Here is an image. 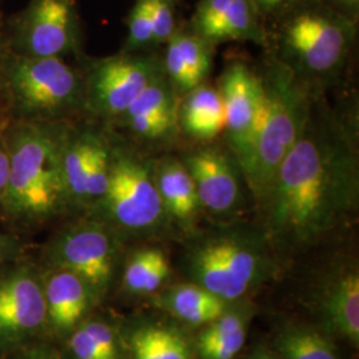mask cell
Listing matches in <instances>:
<instances>
[{
	"instance_id": "3",
	"label": "cell",
	"mask_w": 359,
	"mask_h": 359,
	"mask_svg": "<svg viewBox=\"0 0 359 359\" xmlns=\"http://www.w3.org/2000/svg\"><path fill=\"white\" fill-rule=\"evenodd\" d=\"M261 79L262 104L253 130V160L246 182L264 200L283 158L306 126L313 103L308 80L281 60Z\"/></svg>"
},
{
	"instance_id": "23",
	"label": "cell",
	"mask_w": 359,
	"mask_h": 359,
	"mask_svg": "<svg viewBox=\"0 0 359 359\" xmlns=\"http://www.w3.org/2000/svg\"><path fill=\"white\" fill-rule=\"evenodd\" d=\"M169 265L167 257L154 248L142 249L129 259L124 273V283L130 292L151 293L167 280Z\"/></svg>"
},
{
	"instance_id": "33",
	"label": "cell",
	"mask_w": 359,
	"mask_h": 359,
	"mask_svg": "<svg viewBox=\"0 0 359 359\" xmlns=\"http://www.w3.org/2000/svg\"><path fill=\"white\" fill-rule=\"evenodd\" d=\"M256 4L258 13H261L262 18L276 15L280 11H283V8H286L287 6L293 4L298 0H253Z\"/></svg>"
},
{
	"instance_id": "27",
	"label": "cell",
	"mask_w": 359,
	"mask_h": 359,
	"mask_svg": "<svg viewBox=\"0 0 359 359\" xmlns=\"http://www.w3.org/2000/svg\"><path fill=\"white\" fill-rule=\"evenodd\" d=\"M172 38L175 39L180 52L188 67L194 88L203 84L212 69L213 44L205 39L196 35L192 31L177 29Z\"/></svg>"
},
{
	"instance_id": "2",
	"label": "cell",
	"mask_w": 359,
	"mask_h": 359,
	"mask_svg": "<svg viewBox=\"0 0 359 359\" xmlns=\"http://www.w3.org/2000/svg\"><path fill=\"white\" fill-rule=\"evenodd\" d=\"M68 121L13 120L4 132L8 179L0 209L15 221L35 224L69 206L62 149Z\"/></svg>"
},
{
	"instance_id": "6",
	"label": "cell",
	"mask_w": 359,
	"mask_h": 359,
	"mask_svg": "<svg viewBox=\"0 0 359 359\" xmlns=\"http://www.w3.org/2000/svg\"><path fill=\"white\" fill-rule=\"evenodd\" d=\"M96 208L121 229H154L167 213L156 185L154 163L126 142L111 139L108 187Z\"/></svg>"
},
{
	"instance_id": "32",
	"label": "cell",
	"mask_w": 359,
	"mask_h": 359,
	"mask_svg": "<svg viewBox=\"0 0 359 359\" xmlns=\"http://www.w3.org/2000/svg\"><path fill=\"white\" fill-rule=\"evenodd\" d=\"M8 179V154H7V142L4 132L0 130V206L4 198V193L7 188Z\"/></svg>"
},
{
	"instance_id": "24",
	"label": "cell",
	"mask_w": 359,
	"mask_h": 359,
	"mask_svg": "<svg viewBox=\"0 0 359 359\" xmlns=\"http://www.w3.org/2000/svg\"><path fill=\"white\" fill-rule=\"evenodd\" d=\"M69 350L75 359H117L115 333L105 322H87L71 335Z\"/></svg>"
},
{
	"instance_id": "12",
	"label": "cell",
	"mask_w": 359,
	"mask_h": 359,
	"mask_svg": "<svg viewBox=\"0 0 359 359\" xmlns=\"http://www.w3.org/2000/svg\"><path fill=\"white\" fill-rule=\"evenodd\" d=\"M218 90L224 103L229 149L246 179L252 167L253 128L262 99L261 79L248 65L234 62L225 68Z\"/></svg>"
},
{
	"instance_id": "13",
	"label": "cell",
	"mask_w": 359,
	"mask_h": 359,
	"mask_svg": "<svg viewBox=\"0 0 359 359\" xmlns=\"http://www.w3.org/2000/svg\"><path fill=\"white\" fill-rule=\"evenodd\" d=\"M47 321L44 289L36 271L20 266L0 277V347L25 344Z\"/></svg>"
},
{
	"instance_id": "34",
	"label": "cell",
	"mask_w": 359,
	"mask_h": 359,
	"mask_svg": "<svg viewBox=\"0 0 359 359\" xmlns=\"http://www.w3.org/2000/svg\"><path fill=\"white\" fill-rule=\"evenodd\" d=\"M334 10L357 20L359 13V0H325Z\"/></svg>"
},
{
	"instance_id": "36",
	"label": "cell",
	"mask_w": 359,
	"mask_h": 359,
	"mask_svg": "<svg viewBox=\"0 0 359 359\" xmlns=\"http://www.w3.org/2000/svg\"><path fill=\"white\" fill-rule=\"evenodd\" d=\"M8 53L7 40L4 34V25L0 22V93L3 90V79H4V65H6V57Z\"/></svg>"
},
{
	"instance_id": "20",
	"label": "cell",
	"mask_w": 359,
	"mask_h": 359,
	"mask_svg": "<svg viewBox=\"0 0 359 359\" xmlns=\"http://www.w3.org/2000/svg\"><path fill=\"white\" fill-rule=\"evenodd\" d=\"M245 322L237 314H222L198 338L203 359H233L244 346Z\"/></svg>"
},
{
	"instance_id": "26",
	"label": "cell",
	"mask_w": 359,
	"mask_h": 359,
	"mask_svg": "<svg viewBox=\"0 0 359 359\" xmlns=\"http://www.w3.org/2000/svg\"><path fill=\"white\" fill-rule=\"evenodd\" d=\"M278 350L285 359H338L325 337L302 327L286 330L278 339Z\"/></svg>"
},
{
	"instance_id": "17",
	"label": "cell",
	"mask_w": 359,
	"mask_h": 359,
	"mask_svg": "<svg viewBox=\"0 0 359 359\" xmlns=\"http://www.w3.org/2000/svg\"><path fill=\"white\" fill-rule=\"evenodd\" d=\"M154 179L165 212L180 221H188L200 206L192 176L176 157H165L154 164Z\"/></svg>"
},
{
	"instance_id": "16",
	"label": "cell",
	"mask_w": 359,
	"mask_h": 359,
	"mask_svg": "<svg viewBox=\"0 0 359 359\" xmlns=\"http://www.w3.org/2000/svg\"><path fill=\"white\" fill-rule=\"evenodd\" d=\"M177 123L193 139L209 142L225 130V111L219 90L200 84L185 93L177 108Z\"/></svg>"
},
{
	"instance_id": "9",
	"label": "cell",
	"mask_w": 359,
	"mask_h": 359,
	"mask_svg": "<svg viewBox=\"0 0 359 359\" xmlns=\"http://www.w3.org/2000/svg\"><path fill=\"white\" fill-rule=\"evenodd\" d=\"M261 249L249 237L224 234L198 245L192 255L193 273L208 292L224 301L244 294L262 264Z\"/></svg>"
},
{
	"instance_id": "35",
	"label": "cell",
	"mask_w": 359,
	"mask_h": 359,
	"mask_svg": "<svg viewBox=\"0 0 359 359\" xmlns=\"http://www.w3.org/2000/svg\"><path fill=\"white\" fill-rule=\"evenodd\" d=\"M16 359H57V357L53 354V351L48 347L31 346L23 351Z\"/></svg>"
},
{
	"instance_id": "22",
	"label": "cell",
	"mask_w": 359,
	"mask_h": 359,
	"mask_svg": "<svg viewBox=\"0 0 359 359\" xmlns=\"http://www.w3.org/2000/svg\"><path fill=\"white\" fill-rule=\"evenodd\" d=\"M132 359H191V351L177 332L145 326L132 335Z\"/></svg>"
},
{
	"instance_id": "4",
	"label": "cell",
	"mask_w": 359,
	"mask_h": 359,
	"mask_svg": "<svg viewBox=\"0 0 359 359\" xmlns=\"http://www.w3.org/2000/svg\"><path fill=\"white\" fill-rule=\"evenodd\" d=\"M280 59L301 77L330 76L342 68L357 35V20L325 0H298L276 13Z\"/></svg>"
},
{
	"instance_id": "18",
	"label": "cell",
	"mask_w": 359,
	"mask_h": 359,
	"mask_svg": "<svg viewBox=\"0 0 359 359\" xmlns=\"http://www.w3.org/2000/svg\"><path fill=\"white\" fill-rule=\"evenodd\" d=\"M262 19L253 0H231L217 22L198 36L213 46L224 41H253L264 44L268 35Z\"/></svg>"
},
{
	"instance_id": "25",
	"label": "cell",
	"mask_w": 359,
	"mask_h": 359,
	"mask_svg": "<svg viewBox=\"0 0 359 359\" xmlns=\"http://www.w3.org/2000/svg\"><path fill=\"white\" fill-rule=\"evenodd\" d=\"M176 93L177 92L164 72L142 90V93L118 118L128 116L149 115L163 116L177 120L179 105L176 103Z\"/></svg>"
},
{
	"instance_id": "30",
	"label": "cell",
	"mask_w": 359,
	"mask_h": 359,
	"mask_svg": "<svg viewBox=\"0 0 359 359\" xmlns=\"http://www.w3.org/2000/svg\"><path fill=\"white\" fill-rule=\"evenodd\" d=\"M154 28V46L165 44L177 31V0H149Z\"/></svg>"
},
{
	"instance_id": "8",
	"label": "cell",
	"mask_w": 359,
	"mask_h": 359,
	"mask_svg": "<svg viewBox=\"0 0 359 359\" xmlns=\"http://www.w3.org/2000/svg\"><path fill=\"white\" fill-rule=\"evenodd\" d=\"M83 74L84 112L116 121L154 79L164 74L157 56L121 52L95 59Z\"/></svg>"
},
{
	"instance_id": "31",
	"label": "cell",
	"mask_w": 359,
	"mask_h": 359,
	"mask_svg": "<svg viewBox=\"0 0 359 359\" xmlns=\"http://www.w3.org/2000/svg\"><path fill=\"white\" fill-rule=\"evenodd\" d=\"M19 241L6 233H0V269L18 256Z\"/></svg>"
},
{
	"instance_id": "19",
	"label": "cell",
	"mask_w": 359,
	"mask_h": 359,
	"mask_svg": "<svg viewBox=\"0 0 359 359\" xmlns=\"http://www.w3.org/2000/svg\"><path fill=\"white\" fill-rule=\"evenodd\" d=\"M325 313L337 333L358 345L359 277L357 273L346 274L333 283L325 299Z\"/></svg>"
},
{
	"instance_id": "28",
	"label": "cell",
	"mask_w": 359,
	"mask_h": 359,
	"mask_svg": "<svg viewBox=\"0 0 359 359\" xmlns=\"http://www.w3.org/2000/svg\"><path fill=\"white\" fill-rule=\"evenodd\" d=\"M127 39L123 52H140L154 46V28L149 0H137L127 18Z\"/></svg>"
},
{
	"instance_id": "5",
	"label": "cell",
	"mask_w": 359,
	"mask_h": 359,
	"mask_svg": "<svg viewBox=\"0 0 359 359\" xmlns=\"http://www.w3.org/2000/svg\"><path fill=\"white\" fill-rule=\"evenodd\" d=\"M1 93L13 120L68 121L84 111L83 74L62 57H28L8 51Z\"/></svg>"
},
{
	"instance_id": "11",
	"label": "cell",
	"mask_w": 359,
	"mask_h": 359,
	"mask_svg": "<svg viewBox=\"0 0 359 359\" xmlns=\"http://www.w3.org/2000/svg\"><path fill=\"white\" fill-rule=\"evenodd\" d=\"M115 237L107 224L88 221L69 226L52 240L48 256L55 268L69 270L100 289L112 277Z\"/></svg>"
},
{
	"instance_id": "37",
	"label": "cell",
	"mask_w": 359,
	"mask_h": 359,
	"mask_svg": "<svg viewBox=\"0 0 359 359\" xmlns=\"http://www.w3.org/2000/svg\"><path fill=\"white\" fill-rule=\"evenodd\" d=\"M252 359H277L276 357H273L271 354H268V353H262V351H259V353H256Z\"/></svg>"
},
{
	"instance_id": "7",
	"label": "cell",
	"mask_w": 359,
	"mask_h": 359,
	"mask_svg": "<svg viewBox=\"0 0 359 359\" xmlns=\"http://www.w3.org/2000/svg\"><path fill=\"white\" fill-rule=\"evenodd\" d=\"M8 51L28 57H62L81 48L76 0H29L4 25Z\"/></svg>"
},
{
	"instance_id": "21",
	"label": "cell",
	"mask_w": 359,
	"mask_h": 359,
	"mask_svg": "<svg viewBox=\"0 0 359 359\" xmlns=\"http://www.w3.org/2000/svg\"><path fill=\"white\" fill-rule=\"evenodd\" d=\"M224 299L208 292L203 286L184 285L168 297V306L182 321L209 323L224 314Z\"/></svg>"
},
{
	"instance_id": "1",
	"label": "cell",
	"mask_w": 359,
	"mask_h": 359,
	"mask_svg": "<svg viewBox=\"0 0 359 359\" xmlns=\"http://www.w3.org/2000/svg\"><path fill=\"white\" fill-rule=\"evenodd\" d=\"M358 168L353 130L313 99L306 126L264 198L273 234L306 245L334 229L357 203Z\"/></svg>"
},
{
	"instance_id": "10",
	"label": "cell",
	"mask_w": 359,
	"mask_h": 359,
	"mask_svg": "<svg viewBox=\"0 0 359 359\" xmlns=\"http://www.w3.org/2000/svg\"><path fill=\"white\" fill-rule=\"evenodd\" d=\"M111 137L93 127L68 126L62 170L69 205L96 206L108 187Z\"/></svg>"
},
{
	"instance_id": "14",
	"label": "cell",
	"mask_w": 359,
	"mask_h": 359,
	"mask_svg": "<svg viewBox=\"0 0 359 359\" xmlns=\"http://www.w3.org/2000/svg\"><path fill=\"white\" fill-rule=\"evenodd\" d=\"M192 176L200 205L216 215H226L241 200V168L233 154L221 148L193 149L181 160Z\"/></svg>"
},
{
	"instance_id": "29",
	"label": "cell",
	"mask_w": 359,
	"mask_h": 359,
	"mask_svg": "<svg viewBox=\"0 0 359 359\" xmlns=\"http://www.w3.org/2000/svg\"><path fill=\"white\" fill-rule=\"evenodd\" d=\"M115 123L127 129L137 140L154 142L161 140L172 133L177 120L163 116L137 115L121 117Z\"/></svg>"
},
{
	"instance_id": "15",
	"label": "cell",
	"mask_w": 359,
	"mask_h": 359,
	"mask_svg": "<svg viewBox=\"0 0 359 359\" xmlns=\"http://www.w3.org/2000/svg\"><path fill=\"white\" fill-rule=\"evenodd\" d=\"M44 289L47 320L60 332L72 329L88 308V285L69 270L55 268Z\"/></svg>"
}]
</instances>
